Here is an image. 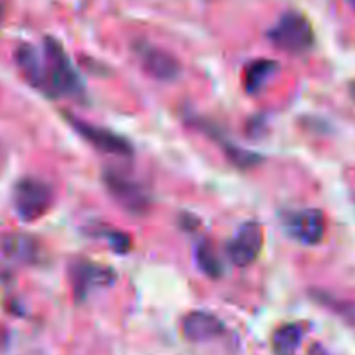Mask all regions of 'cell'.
Masks as SVG:
<instances>
[{"mask_svg": "<svg viewBox=\"0 0 355 355\" xmlns=\"http://www.w3.org/2000/svg\"><path fill=\"white\" fill-rule=\"evenodd\" d=\"M68 120L69 123L73 125V128L82 135L83 141H87L90 146L99 149V151L114 156L134 155V148H132V144L123 137V135L114 134L113 130H107V128L104 127H97V125L89 123V121L78 120V118L75 116H69Z\"/></svg>", "mask_w": 355, "mask_h": 355, "instance_id": "7", "label": "cell"}, {"mask_svg": "<svg viewBox=\"0 0 355 355\" xmlns=\"http://www.w3.org/2000/svg\"><path fill=\"white\" fill-rule=\"evenodd\" d=\"M347 2H349L350 7H352V9L355 10V0H347Z\"/></svg>", "mask_w": 355, "mask_h": 355, "instance_id": "19", "label": "cell"}, {"mask_svg": "<svg viewBox=\"0 0 355 355\" xmlns=\"http://www.w3.org/2000/svg\"><path fill=\"white\" fill-rule=\"evenodd\" d=\"M196 263L201 272L207 274L208 277H220V274L224 272L217 248L210 241H201L196 246Z\"/></svg>", "mask_w": 355, "mask_h": 355, "instance_id": "15", "label": "cell"}, {"mask_svg": "<svg viewBox=\"0 0 355 355\" xmlns=\"http://www.w3.org/2000/svg\"><path fill=\"white\" fill-rule=\"evenodd\" d=\"M104 238L107 239V243L111 245V248L118 253H125L130 250L132 246V239L127 232H121V231H107L104 234Z\"/></svg>", "mask_w": 355, "mask_h": 355, "instance_id": "17", "label": "cell"}, {"mask_svg": "<svg viewBox=\"0 0 355 355\" xmlns=\"http://www.w3.org/2000/svg\"><path fill=\"white\" fill-rule=\"evenodd\" d=\"M224 322H222L217 315L210 314V312L194 311L189 312V314L182 319V335L186 336L189 342H210V340L218 338L220 335H224Z\"/></svg>", "mask_w": 355, "mask_h": 355, "instance_id": "10", "label": "cell"}, {"mask_svg": "<svg viewBox=\"0 0 355 355\" xmlns=\"http://www.w3.org/2000/svg\"><path fill=\"white\" fill-rule=\"evenodd\" d=\"M270 44L279 51L302 54L314 45V30L307 17L297 10H288L267 33Z\"/></svg>", "mask_w": 355, "mask_h": 355, "instance_id": "2", "label": "cell"}, {"mask_svg": "<svg viewBox=\"0 0 355 355\" xmlns=\"http://www.w3.org/2000/svg\"><path fill=\"white\" fill-rule=\"evenodd\" d=\"M12 205L21 220H38L47 214L52 205L51 186L35 177H24L14 186Z\"/></svg>", "mask_w": 355, "mask_h": 355, "instance_id": "3", "label": "cell"}, {"mask_svg": "<svg viewBox=\"0 0 355 355\" xmlns=\"http://www.w3.org/2000/svg\"><path fill=\"white\" fill-rule=\"evenodd\" d=\"M45 73H47L49 96H82L83 85L78 71L73 66L62 45L55 38L47 37L44 40Z\"/></svg>", "mask_w": 355, "mask_h": 355, "instance_id": "1", "label": "cell"}, {"mask_svg": "<svg viewBox=\"0 0 355 355\" xmlns=\"http://www.w3.org/2000/svg\"><path fill=\"white\" fill-rule=\"evenodd\" d=\"M263 246V229L259 222L248 220L236 231L225 246L229 260L238 267H246L259 259Z\"/></svg>", "mask_w": 355, "mask_h": 355, "instance_id": "6", "label": "cell"}, {"mask_svg": "<svg viewBox=\"0 0 355 355\" xmlns=\"http://www.w3.org/2000/svg\"><path fill=\"white\" fill-rule=\"evenodd\" d=\"M2 252L6 253L9 259L17 260V262L30 263L38 260V253H40V246H38L37 239L26 234H9L3 238L2 241Z\"/></svg>", "mask_w": 355, "mask_h": 355, "instance_id": "12", "label": "cell"}, {"mask_svg": "<svg viewBox=\"0 0 355 355\" xmlns=\"http://www.w3.org/2000/svg\"><path fill=\"white\" fill-rule=\"evenodd\" d=\"M0 14H2V7H0Z\"/></svg>", "mask_w": 355, "mask_h": 355, "instance_id": "20", "label": "cell"}, {"mask_svg": "<svg viewBox=\"0 0 355 355\" xmlns=\"http://www.w3.org/2000/svg\"><path fill=\"white\" fill-rule=\"evenodd\" d=\"M114 279H116V272L110 267L101 266V263L78 262L71 269L73 288H75L78 300L80 298L83 300L85 295L94 288L110 286V284L114 283Z\"/></svg>", "mask_w": 355, "mask_h": 355, "instance_id": "8", "label": "cell"}, {"mask_svg": "<svg viewBox=\"0 0 355 355\" xmlns=\"http://www.w3.org/2000/svg\"><path fill=\"white\" fill-rule=\"evenodd\" d=\"M16 62L24 78L42 92H47V73H45L44 52L30 44H23L16 51Z\"/></svg>", "mask_w": 355, "mask_h": 355, "instance_id": "11", "label": "cell"}, {"mask_svg": "<svg viewBox=\"0 0 355 355\" xmlns=\"http://www.w3.org/2000/svg\"><path fill=\"white\" fill-rule=\"evenodd\" d=\"M104 184L111 196L125 208L135 215L146 214L149 210V194L137 180L130 179L125 173L116 172V170H106L103 175Z\"/></svg>", "mask_w": 355, "mask_h": 355, "instance_id": "5", "label": "cell"}, {"mask_svg": "<svg viewBox=\"0 0 355 355\" xmlns=\"http://www.w3.org/2000/svg\"><path fill=\"white\" fill-rule=\"evenodd\" d=\"M283 225L290 238L305 246L319 245L326 234V217L318 208L288 211L283 217Z\"/></svg>", "mask_w": 355, "mask_h": 355, "instance_id": "4", "label": "cell"}, {"mask_svg": "<svg viewBox=\"0 0 355 355\" xmlns=\"http://www.w3.org/2000/svg\"><path fill=\"white\" fill-rule=\"evenodd\" d=\"M135 51H137L139 59H141L142 68H144L149 75L155 76L156 80L170 82V80H175L177 76H179V61H177L172 54L163 51V49L155 47V45L149 44H137Z\"/></svg>", "mask_w": 355, "mask_h": 355, "instance_id": "9", "label": "cell"}, {"mask_svg": "<svg viewBox=\"0 0 355 355\" xmlns=\"http://www.w3.org/2000/svg\"><path fill=\"white\" fill-rule=\"evenodd\" d=\"M304 338V328L300 324H284L274 331L272 349L274 355H297Z\"/></svg>", "mask_w": 355, "mask_h": 355, "instance_id": "14", "label": "cell"}, {"mask_svg": "<svg viewBox=\"0 0 355 355\" xmlns=\"http://www.w3.org/2000/svg\"><path fill=\"white\" fill-rule=\"evenodd\" d=\"M225 155L239 168H252V166H257L262 162L260 155L239 148V146H225Z\"/></svg>", "mask_w": 355, "mask_h": 355, "instance_id": "16", "label": "cell"}, {"mask_svg": "<svg viewBox=\"0 0 355 355\" xmlns=\"http://www.w3.org/2000/svg\"><path fill=\"white\" fill-rule=\"evenodd\" d=\"M350 96H352V99L355 101V82L350 85Z\"/></svg>", "mask_w": 355, "mask_h": 355, "instance_id": "18", "label": "cell"}, {"mask_svg": "<svg viewBox=\"0 0 355 355\" xmlns=\"http://www.w3.org/2000/svg\"><path fill=\"white\" fill-rule=\"evenodd\" d=\"M277 69V62L272 59H255L245 69V89L246 92L257 94L262 87L272 78Z\"/></svg>", "mask_w": 355, "mask_h": 355, "instance_id": "13", "label": "cell"}]
</instances>
